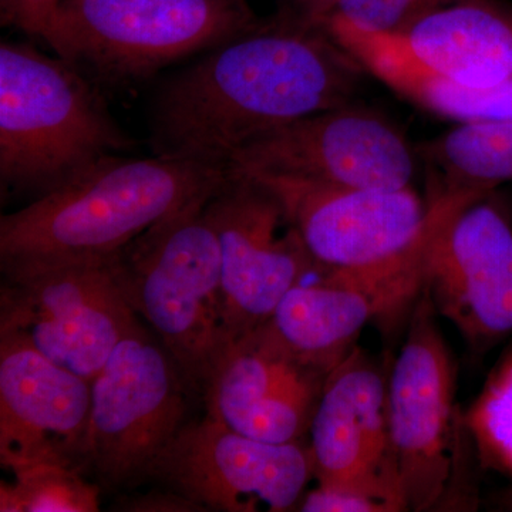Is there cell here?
Listing matches in <instances>:
<instances>
[{
  "instance_id": "6da1fadb",
  "label": "cell",
  "mask_w": 512,
  "mask_h": 512,
  "mask_svg": "<svg viewBox=\"0 0 512 512\" xmlns=\"http://www.w3.org/2000/svg\"><path fill=\"white\" fill-rule=\"evenodd\" d=\"M359 66L323 29L278 15L208 50L157 92L154 156L227 168L275 128L348 106Z\"/></svg>"
},
{
  "instance_id": "7a4b0ae2",
  "label": "cell",
  "mask_w": 512,
  "mask_h": 512,
  "mask_svg": "<svg viewBox=\"0 0 512 512\" xmlns=\"http://www.w3.org/2000/svg\"><path fill=\"white\" fill-rule=\"evenodd\" d=\"M228 174L227 168L158 156L100 158L2 215L0 268L110 258L148 228L210 198Z\"/></svg>"
},
{
  "instance_id": "3957f363",
  "label": "cell",
  "mask_w": 512,
  "mask_h": 512,
  "mask_svg": "<svg viewBox=\"0 0 512 512\" xmlns=\"http://www.w3.org/2000/svg\"><path fill=\"white\" fill-rule=\"evenodd\" d=\"M130 140L96 84L69 63L26 43L0 45V184L8 194L45 195Z\"/></svg>"
},
{
  "instance_id": "277c9868",
  "label": "cell",
  "mask_w": 512,
  "mask_h": 512,
  "mask_svg": "<svg viewBox=\"0 0 512 512\" xmlns=\"http://www.w3.org/2000/svg\"><path fill=\"white\" fill-rule=\"evenodd\" d=\"M208 200L158 222L113 255L128 302L200 393L229 343L220 245L204 210Z\"/></svg>"
},
{
  "instance_id": "5b68a950",
  "label": "cell",
  "mask_w": 512,
  "mask_h": 512,
  "mask_svg": "<svg viewBox=\"0 0 512 512\" xmlns=\"http://www.w3.org/2000/svg\"><path fill=\"white\" fill-rule=\"evenodd\" d=\"M261 23L247 0H62L43 40L94 84L120 87Z\"/></svg>"
},
{
  "instance_id": "8992f818",
  "label": "cell",
  "mask_w": 512,
  "mask_h": 512,
  "mask_svg": "<svg viewBox=\"0 0 512 512\" xmlns=\"http://www.w3.org/2000/svg\"><path fill=\"white\" fill-rule=\"evenodd\" d=\"M2 274L0 342L28 346L90 382L121 340L144 329L113 256Z\"/></svg>"
},
{
  "instance_id": "52a82bcc",
  "label": "cell",
  "mask_w": 512,
  "mask_h": 512,
  "mask_svg": "<svg viewBox=\"0 0 512 512\" xmlns=\"http://www.w3.org/2000/svg\"><path fill=\"white\" fill-rule=\"evenodd\" d=\"M190 389L173 357L146 329L121 340L92 380L83 468L111 488L144 480L187 423Z\"/></svg>"
},
{
  "instance_id": "ba28073f",
  "label": "cell",
  "mask_w": 512,
  "mask_h": 512,
  "mask_svg": "<svg viewBox=\"0 0 512 512\" xmlns=\"http://www.w3.org/2000/svg\"><path fill=\"white\" fill-rule=\"evenodd\" d=\"M429 293L421 288L409 333L387 380V424L407 511H429L446 495L456 450V372Z\"/></svg>"
},
{
  "instance_id": "9c48e42d",
  "label": "cell",
  "mask_w": 512,
  "mask_h": 512,
  "mask_svg": "<svg viewBox=\"0 0 512 512\" xmlns=\"http://www.w3.org/2000/svg\"><path fill=\"white\" fill-rule=\"evenodd\" d=\"M437 217L424 255L423 288L437 315L474 349L512 333V229L485 198L431 194Z\"/></svg>"
},
{
  "instance_id": "30bf717a",
  "label": "cell",
  "mask_w": 512,
  "mask_h": 512,
  "mask_svg": "<svg viewBox=\"0 0 512 512\" xmlns=\"http://www.w3.org/2000/svg\"><path fill=\"white\" fill-rule=\"evenodd\" d=\"M204 511L296 510L315 478L302 441L266 443L228 429L205 414L187 421L148 467L146 476Z\"/></svg>"
},
{
  "instance_id": "8fae6325",
  "label": "cell",
  "mask_w": 512,
  "mask_h": 512,
  "mask_svg": "<svg viewBox=\"0 0 512 512\" xmlns=\"http://www.w3.org/2000/svg\"><path fill=\"white\" fill-rule=\"evenodd\" d=\"M204 210L220 245L231 342L265 325L286 293L319 266L274 194L251 175L229 171Z\"/></svg>"
},
{
  "instance_id": "7c38bea8",
  "label": "cell",
  "mask_w": 512,
  "mask_h": 512,
  "mask_svg": "<svg viewBox=\"0 0 512 512\" xmlns=\"http://www.w3.org/2000/svg\"><path fill=\"white\" fill-rule=\"evenodd\" d=\"M436 214L409 251L362 269H316L318 278L293 286L268 325L303 365L329 376L356 348L365 326L416 302L424 282V255Z\"/></svg>"
},
{
  "instance_id": "4fadbf2b",
  "label": "cell",
  "mask_w": 512,
  "mask_h": 512,
  "mask_svg": "<svg viewBox=\"0 0 512 512\" xmlns=\"http://www.w3.org/2000/svg\"><path fill=\"white\" fill-rule=\"evenodd\" d=\"M417 158L389 121L348 104L255 138L229 160L228 170L293 175L339 187L400 190L412 187Z\"/></svg>"
},
{
  "instance_id": "5bb4252c",
  "label": "cell",
  "mask_w": 512,
  "mask_h": 512,
  "mask_svg": "<svg viewBox=\"0 0 512 512\" xmlns=\"http://www.w3.org/2000/svg\"><path fill=\"white\" fill-rule=\"evenodd\" d=\"M242 174L274 194L322 269L369 268L397 258L419 241L429 220V205L412 187L369 190L293 175Z\"/></svg>"
},
{
  "instance_id": "9a60e30c",
  "label": "cell",
  "mask_w": 512,
  "mask_h": 512,
  "mask_svg": "<svg viewBox=\"0 0 512 512\" xmlns=\"http://www.w3.org/2000/svg\"><path fill=\"white\" fill-rule=\"evenodd\" d=\"M323 30L353 60L383 57L477 89L512 80V8L501 0L447 6L392 33L369 32L336 16Z\"/></svg>"
},
{
  "instance_id": "2e32d148",
  "label": "cell",
  "mask_w": 512,
  "mask_h": 512,
  "mask_svg": "<svg viewBox=\"0 0 512 512\" xmlns=\"http://www.w3.org/2000/svg\"><path fill=\"white\" fill-rule=\"evenodd\" d=\"M326 377L296 359L266 322L225 346L202 397L207 416L228 429L293 443L309 433Z\"/></svg>"
},
{
  "instance_id": "e0dca14e",
  "label": "cell",
  "mask_w": 512,
  "mask_h": 512,
  "mask_svg": "<svg viewBox=\"0 0 512 512\" xmlns=\"http://www.w3.org/2000/svg\"><path fill=\"white\" fill-rule=\"evenodd\" d=\"M309 436L318 484L362 491L407 511L390 447L387 380L357 346L326 377Z\"/></svg>"
},
{
  "instance_id": "ac0fdd59",
  "label": "cell",
  "mask_w": 512,
  "mask_h": 512,
  "mask_svg": "<svg viewBox=\"0 0 512 512\" xmlns=\"http://www.w3.org/2000/svg\"><path fill=\"white\" fill-rule=\"evenodd\" d=\"M92 382L20 343L0 342V463L83 468Z\"/></svg>"
},
{
  "instance_id": "d6986e66",
  "label": "cell",
  "mask_w": 512,
  "mask_h": 512,
  "mask_svg": "<svg viewBox=\"0 0 512 512\" xmlns=\"http://www.w3.org/2000/svg\"><path fill=\"white\" fill-rule=\"evenodd\" d=\"M417 156L430 168L433 194L485 198L512 180V121L458 123Z\"/></svg>"
},
{
  "instance_id": "ffe728a7",
  "label": "cell",
  "mask_w": 512,
  "mask_h": 512,
  "mask_svg": "<svg viewBox=\"0 0 512 512\" xmlns=\"http://www.w3.org/2000/svg\"><path fill=\"white\" fill-rule=\"evenodd\" d=\"M356 63L394 92L444 119L457 123L512 121V80L477 89L417 72L383 57H362Z\"/></svg>"
},
{
  "instance_id": "44dd1931",
  "label": "cell",
  "mask_w": 512,
  "mask_h": 512,
  "mask_svg": "<svg viewBox=\"0 0 512 512\" xmlns=\"http://www.w3.org/2000/svg\"><path fill=\"white\" fill-rule=\"evenodd\" d=\"M12 483L0 485L2 512H96L100 487L80 468L39 463L15 471Z\"/></svg>"
},
{
  "instance_id": "7402d4cb",
  "label": "cell",
  "mask_w": 512,
  "mask_h": 512,
  "mask_svg": "<svg viewBox=\"0 0 512 512\" xmlns=\"http://www.w3.org/2000/svg\"><path fill=\"white\" fill-rule=\"evenodd\" d=\"M461 423L481 466L512 478V346L491 370Z\"/></svg>"
},
{
  "instance_id": "603a6c76",
  "label": "cell",
  "mask_w": 512,
  "mask_h": 512,
  "mask_svg": "<svg viewBox=\"0 0 512 512\" xmlns=\"http://www.w3.org/2000/svg\"><path fill=\"white\" fill-rule=\"evenodd\" d=\"M463 2L468 0H342L332 16L369 32L392 33L431 12Z\"/></svg>"
},
{
  "instance_id": "cb8c5ba5",
  "label": "cell",
  "mask_w": 512,
  "mask_h": 512,
  "mask_svg": "<svg viewBox=\"0 0 512 512\" xmlns=\"http://www.w3.org/2000/svg\"><path fill=\"white\" fill-rule=\"evenodd\" d=\"M296 511L302 512H397L396 508L382 498L349 490L318 484L311 491H305Z\"/></svg>"
},
{
  "instance_id": "d4e9b609",
  "label": "cell",
  "mask_w": 512,
  "mask_h": 512,
  "mask_svg": "<svg viewBox=\"0 0 512 512\" xmlns=\"http://www.w3.org/2000/svg\"><path fill=\"white\" fill-rule=\"evenodd\" d=\"M2 19L32 36H45L47 25L56 8L52 0H0Z\"/></svg>"
},
{
  "instance_id": "484cf974",
  "label": "cell",
  "mask_w": 512,
  "mask_h": 512,
  "mask_svg": "<svg viewBox=\"0 0 512 512\" xmlns=\"http://www.w3.org/2000/svg\"><path fill=\"white\" fill-rule=\"evenodd\" d=\"M279 15L295 20L309 28L323 29L342 0H279Z\"/></svg>"
},
{
  "instance_id": "4316f807",
  "label": "cell",
  "mask_w": 512,
  "mask_h": 512,
  "mask_svg": "<svg viewBox=\"0 0 512 512\" xmlns=\"http://www.w3.org/2000/svg\"><path fill=\"white\" fill-rule=\"evenodd\" d=\"M121 510L138 512H198L204 511L184 495L175 493L170 488L151 491V493L140 495L133 500L124 501Z\"/></svg>"
},
{
  "instance_id": "83f0119b",
  "label": "cell",
  "mask_w": 512,
  "mask_h": 512,
  "mask_svg": "<svg viewBox=\"0 0 512 512\" xmlns=\"http://www.w3.org/2000/svg\"><path fill=\"white\" fill-rule=\"evenodd\" d=\"M501 504H503L505 510L512 511V487L505 491L503 497H501Z\"/></svg>"
}]
</instances>
